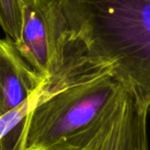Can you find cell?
Returning <instances> with one entry per match:
<instances>
[{"label":"cell","instance_id":"cell-1","mask_svg":"<svg viewBox=\"0 0 150 150\" xmlns=\"http://www.w3.org/2000/svg\"><path fill=\"white\" fill-rule=\"evenodd\" d=\"M68 28L92 58L150 109V0H54Z\"/></svg>","mask_w":150,"mask_h":150},{"label":"cell","instance_id":"cell-2","mask_svg":"<svg viewBox=\"0 0 150 150\" xmlns=\"http://www.w3.org/2000/svg\"><path fill=\"white\" fill-rule=\"evenodd\" d=\"M66 65L44 82L27 123L26 150H47L94 123L125 86L111 66L76 45Z\"/></svg>","mask_w":150,"mask_h":150},{"label":"cell","instance_id":"cell-3","mask_svg":"<svg viewBox=\"0 0 150 150\" xmlns=\"http://www.w3.org/2000/svg\"><path fill=\"white\" fill-rule=\"evenodd\" d=\"M15 44L26 62L44 79L65 66L73 43L54 0H24L21 36Z\"/></svg>","mask_w":150,"mask_h":150},{"label":"cell","instance_id":"cell-4","mask_svg":"<svg viewBox=\"0 0 150 150\" xmlns=\"http://www.w3.org/2000/svg\"><path fill=\"white\" fill-rule=\"evenodd\" d=\"M148 112L125 86L94 123L47 150H149Z\"/></svg>","mask_w":150,"mask_h":150},{"label":"cell","instance_id":"cell-5","mask_svg":"<svg viewBox=\"0 0 150 150\" xmlns=\"http://www.w3.org/2000/svg\"><path fill=\"white\" fill-rule=\"evenodd\" d=\"M45 80L26 62L13 40L0 38V116L25 102Z\"/></svg>","mask_w":150,"mask_h":150},{"label":"cell","instance_id":"cell-6","mask_svg":"<svg viewBox=\"0 0 150 150\" xmlns=\"http://www.w3.org/2000/svg\"><path fill=\"white\" fill-rule=\"evenodd\" d=\"M43 86L21 105L0 116V150H26L28 118L39 100Z\"/></svg>","mask_w":150,"mask_h":150},{"label":"cell","instance_id":"cell-7","mask_svg":"<svg viewBox=\"0 0 150 150\" xmlns=\"http://www.w3.org/2000/svg\"><path fill=\"white\" fill-rule=\"evenodd\" d=\"M23 2L24 0H0V27L13 42L21 36Z\"/></svg>","mask_w":150,"mask_h":150}]
</instances>
